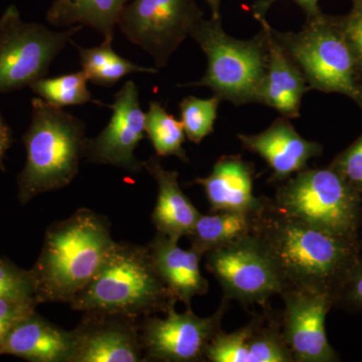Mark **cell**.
Masks as SVG:
<instances>
[{"label": "cell", "mask_w": 362, "mask_h": 362, "mask_svg": "<svg viewBox=\"0 0 362 362\" xmlns=\"http://www.w3.org/2000/svg\"><path fill=\"white\" fill-rule=\"evenodd\" d=\"M71 362L146 361L136 319L103 313H86L73 330Z\"/></svg>", "instance_id": "cell-14"}, {"label": "cell", "mask_w": 362, "mask_h": 362, "mask_svg": "<svg viewBox=\"0 0 362 362\" xmlns=\"http://www.w3.org/2000/svg\"><path fill=\"white\" fill-rule=\"evenodd\" d=\"M266 14L254 13L266 33L268 59L261 90V102L288 119L300 116L302 98L310 90L303 74L274 35Z\"/></svg>", "instance_id": "cell-17"}, {"label": "cell", "mask_w": 362, "mask_h": 362, "mask_svg": "<svg viewBox=\"0 0 362 362\" xmlns=\"http://www.w3.org/2000/svg\"><path fill=\"white\" fill-rule=\"evenodd\" d=\"M202 18L195 0H132L117 25L133 45L148 52L159 70Z\"/></svg>", "instance_id": "cell-9"}, {"label": "cell", "mask_w": 362, "mask_h": 362, "mask_svg": "<svg viewBox=\"0 0 362 362\" xmlns=\"http://www.w3.org/2000/svg\"><path fill=\"white\" fill-rule=\"evenodd\" d=\"M340 302L349 308L362 311V256L343 286L337 300V303Z\"/></svg>", "instance_id": "cell-31"}, {"label": "cell", "mask_w": 362, "mask_h": 362, "mask_svg": "<svg viewBox=\"0 0 362 362\" xmlns=\"http://www.w3.org/2000/svg\"><path fill=\"white\" fill-rule=\"evenodd\" d=\"M130 0H52L47 21L56 28L88 26L113 42L119 16Z\"/></svg>", "instance_id": "cell-22"}, {"label": "cell", "mask_w": 362, "mask_h": 362, "mask_svg": "<svg viewBox=\"0 0 362 362\" xmlns=\"http://www.w3.org/2000/svg\"><path fill=\"white\" fill-rule=\"evenodd\" d=\"M178 240L158 233L147 246L163 282L177 301L190 308L194 297L209 291V283L199 268L202 255L192 247L182 249Z\"/></svg>", "instance_id": "cell-20"}, {"label": "cell", "mask_w": 362, "mask_h": 362, "mask_svg": "<svg viewBox=\"0 0 362 362\" xmlns=\"http://www.w3.org/2000/svg\"><path fill=\"white\" fill-rule=\"evenodd\" d=\"M361 6H362V4H361Z\"/></svg>", "instance_id": "cell-36"}, {"label": "cell", "mask_w": 362, "mask_h": 362, "mask_svg": "<svg viewBox=\"0 0 362 362\" xmlns=\"http://www.w3.org/2000/svg\"><path fill=\"white\" fill-rule=\"evenodd\" d=\"M114 244L108 221L88 209L49 226L32 269L40 303H70L94 277Z\"/></svg>", "instance_id": "cell-2"}, {"label": "cell", "mask_w": 362, "mask_h": 362, "mask_svg": "<svg viewBox=\"0 0 362 362\" xmlns=\"http://www.w3.org/2000/svg\"><path fill=\"white\" fill-rule=\"evenodd\" d=\"M80 56L81 66L88 81L92 84L110 88L121 78L133 73L157 74L158 69L142 66L119 56L113 49L112 42L103 40L94 47L75 45Z\"/></svg>", "instance_id": "cell-24"}, {"label": "cell", "mask_w": 362, "mask_h": 362, "mask_svg": "<svg viewBox=\"0 0 362 362\" xmlns=\"http://www.w3.org/2000/svg\"><path fill=\"white\" fill-rule=\"evenodd\" d=\"M252 164L240 156H223L214 164L206 177L194 180L204 187L213 211H238L256 214L263 206L264 199L252 194Z\"/></svg>", "instance_id": "cell-19"}, {"label": "cell", "mask_w": 362, "mask_h": 362, "mask_svg": "<svg viewBox=\"0 0 362 362\" xmlns=\"http://www.w3.org/2000/svg\"><path fill=\"white\" fill-rule=\"evenodd\" d=\"M0 298L37 299L32 270H25L8 259L0 258Z\"/></svg>", "instance_id": "cell-28"}, {"label": "cell", "mask_w": 362, "mask_h": 362, "mask_svg": "<svg viewBox=\"0 0 362 362\" xmlns=\"http://www.w3.org/2000/svg\"><path fill=\"white\" fill-rule=\"evenodd\" d=\"M221 99L216 96L199 99L194 96L183 98L180 102V122L190 142L201 143L213 133L218 118Z\"/></svg>", "instance_id": "cell-27"}, {"label": "cell", "mask_w": 362, "mask_h": 362, "mask_svg": "<svg viewBox=\"0 0 362 362\" xmlns=\"http://www.w3.org/2000/svg\"><path fill=\"white\" fill-rule=\"evenodd\" d=\"M252 233V216L238 211H216L201 214L192 232L187 235L192 249L204 256Z\"/></svg>", "instance_id": "cell-23"}, {"label": "cell", "mask_w": 362, "mask_h": 362, "mask_svg": "<svg viewBox=\"0 0 362 362\" xmlns=\"http://www.w3.org/2000/svg\"><path fill=\"white\" fill-rule=\"evenodd\" d=\"M275 206L326 232L358 239L361 194L333 168H305L279 188Z\"/></svg>", "instance_id": "cell-6"}, {"label": "cell", "mask_w": 362, "mask_h": 362, "mask_svg": "<svg viewBox=\"0 0 362 362\" xmlns=\"http://www.w3.org/2000/svg\"><path fill=\"white\" fill-rule=\"evenodd\" d=\"M73 330L66 331L33 313L16 326L0 346L9 354L33 362H71Z\"/></svg>", "instance_id": "cell-18"}, {"label": "cell", "mask_w": 362, "mask_h": 362, "mask_svg": "<svg viewBox=\"0 0 362 362\" xmlns=\"http://www.w3.org/2000/svg\"><path fill=\"white\" fill-rule=\"evenodd\" d=\"M274 35L303 74L310 89L337 92L357 102L362 92L356 80V59L344 33L335 30L321 14L307 18L298 33Z\"/></svg>", "instance_id": "cell-7"}, {"label": "cell", "mask_w": 362, "mask_h": 362, "mask_svg": "<svg viewBox=\"0 0 362 362\" xmlns=\"http://www.w3.org/2000/svg\"><path fill=\"white\" fill-rule=\"evenodd\" d=\"M82 28L74 25L56 32L25 23L16 6L8 7L0 18V93L30 88L47 77L52 62Z\"/></svg>", "instance_id": "cell-8"}, {"label": "cell", "mask_w": 362, "mask_h": 362, "mask_svg": "<svg viewBox=\"0 0 362 362\" xmlns=\"http://www.w3.org/2000/svg\"><path fill=\"white\" fill-rule=\"evenodd\" d=\"M362 194V136L330 166Z\"/></svg>", "instance_id": "cell-30"}, {"label": "cell", "mask_w": 362, "mask_h": 362, "mask_svg": "<svg viewBox=\"0 0 362 362\" xmlns=\"http://www.w3.org/2000/svg\"><path fill=\"white\" fill-rule=\"evenodd\" d=\"M211 362H294L281 318L265 312L232 333L220 331L206 351Z\"/></svg>", "instance_id": "cell-15"}, {"label": "cell", "mask_w": 362, "mask_h": 362, "mask_svg": "<svg viewBox=\"0 0 362 362\" xmlns=\"http://www.w3.org/2000/svg\"><path fill=\"white\" fill-rule=\"evenodd\" d=\"M276 0H263V1H258L254 6V13L266 14L271 4H273ZM301 8L303 9L306 13L307 18H315V16L320 14L318 8V0H295Z\"/></svg>", "instance_id": "cell-33"}, {"label": "cell", "mask_w": 362, "mask_h": 362, "mask_svg": "<svg viewBox=\"0 0 362 362\" xmlns=\"http://www.w3.org/2000/svg\"><path fill=\"white\" fill-rule=\"evenodd\" d=\"M40 304L37 298L16 299L0 298V346L7 335L26 317L35 313Z\"/></svg>", "instance_id": "cell-29"}, {"label": "cell", "mask_w": 362, "mask_h": 362, "mask_svg": "<svg viewBox=\"0 0 362 362\" xmlns=\"http://www.w3.org/2000/svg\"><path fill=\"white\" fill-rule=\"evenodd\" d=\"M176 302L157 272L148 246L115 242L94 277L70 305L76 311L137 320L157 312L165 313Z\"/></svg>", "instance_id": "cell-3"}, {"label": "cell", "mask_w": 362, "mask_h": 362, "mask_svg": "<svg viewBox=\"0 0 362 362\" xmlns=\"http://www.w3.org/2000/svg\"><path fill=\"white\" fill-rule=\"evenodd\" d=\"M249 151L258 154L268 163L272 180L285 181L306 168L307 162L320 156L322 147L298 134L289 119L281 117L262 133L238 135Z\"/></svg>", "instance_id": "cell-16"}, {"label": "cell", "mask_w": 362, "mask_h": 362, "mask_svg": "<svg viewBox=\"0 0 362 362\" xmlns=\"http://www.w3.org/2000/svg\"><path fill=\"white\" fill-rule=\"evenodd\" d=\"M13 131L0 113V170H4V157L13 144Z\"/></svg>", "instance_id": "cell-34"}, {"label": "cell", "mask_w": 362, "mask_h": 362, "mask_svg": "<svg viewBox=\"0 0 362 362\" xmlns=\"http://www.w3.org/2000/svg\"><path fill=\"white\" fill-rule=\"evenodd\" d=\"M86 124L82 119L42 98L32 101L30 127L23 136L25 168L18 177L23 206L45 192L68 187L85 157Z\"/></svg>", "instance_id": "cell-4"}, {"label": "cell", "mask_w": 362, "mask_h": 362, "mask_svg": "<svg viewBox=\"0 0 362 362\" xmlns=\"http://www.w3.org/2000/svg\"><path fill=\"white\" fill-rule=\"evenodd\" d=\"M223 300L213 315L199 317L187 308L175 311V305L164 318L147 316L139 324L140 343L145 359L166 362H194L206 359V351L221 331V320L228 310ZM147 361V359H146Z\"/></svg>", "instance_id": "cell-11"}, {"label": "cell", "mask_w": 362, "mask_h": 362, "mask_svg": "<svg viewBox=\"0 0 362 362\" xmlns=\"http://www.w3.org/2000/svg\"><path fill=\"white\" fill-rule=\"evenodd\" d=\"M110 121L97 137L86 140L85 157L92 163L116 166L129 173L142 170L143 162L135 150L144 138L145 113L139 100V90L127 81L114 96Z\"/></svg>", "instance_id": "cell-12"}, {"label": "cell", "mask_w": 362, "mask_h": 362, "mask_svg": "<svg viewBox=\"0 0 362 362\" xmlns=\"http://www.w3.org/2000/svg\"><path fill=\"white\" fill-rule=\"evenodd\" d=\"M190 37L206 54L207 69L197 83L180 87H207L214 96L230 103H259L265 78L268 45L263 30L249 40L233 39L226 35L221 18H202Z\"/></svg>", "instance_id": "cell-5"}, {"label": "cell", "mask_w": 362, "mask_h": 362, "mask_svg": "<svg viewBox=\"0 0 362 362\" xmlns=\"http://www.w3.org/2000/svg\"><path fill=\"white\" fill-rule=\"evenodd\" d=\"M143 168L158 187L156 206L152 213V223L157 232L176 240L187 237L202 214L181 190L177 171L164 168L157 157L143 162Z\"/></svg>", "instance_id": "cell-21"}, {"label": "cell", "mask_w": 362, "mask_h": 362, "mask_svg": "<svg viewBox=\"0 0 362 362\" xmlns=\"http://www.w3.org/2000/svg\"><path fill=\"white\" fill-rule=\"evenodd\" d=\"M281 317L283 337L295 362L339 361L326 335L325 320L335 299L325 293L285 290Z\"/></svg>", "instance_id": "cell-13"}, {"label": "cell", "mask_w": 362, "mask_h": 362, "mask_svg": "<svg viewBox=\"0 0 362 362\" xmlns=\"http://www.w3.org/2000/svg\"><path fill=\"white\" fill-rule=\"evenodd\" d=\"M84 71L66 74L56 78H42L30 86L35 94L54 106H78L95 102L89 89Z\"/></svg>", "instance_id": "cell-26"}, {"label": "cell", "mask_w": 362, "mask_h": 362, "mask_svg": "<svg viewBox=\"0 0 362 362\" xmlns=\"http://www.w3.org/2000/svg\"><path fill=\"white\" fill-rule=\"evenodd\" d=\"M211 11V18H221V0H206Z\"/></svg>", "instance_id": "cell-35"}, {"label": "cell", "mask_w": 362, "mask_h": 362, "mask_svg": "<svg viewBox=\"0 0 362 362\" xmlns=\"http://www.w3.org/2000/svg\"><path fill=\"white\" fill-rule=\"evenodd\" d=\"M145 133L153 145L157 156H175L188 162L187 152L183 149L187 135L182 124L159 102L149 103L148 111L145 113Z\"/></svg>", "instance_id": "cell-25"}, {"label": "cell", "mask_w": 362, "mask_h": 362, "mask_svg": "<svg viewBox=\"0 0 362 362\" xmlns=\"http://www.w3.org/2000/svg\"><path fill=\"white\" fill-rule=\"evenodd\" d=\"M252 233L277 267L285 290L325 293L335 304L361 257L358 239L316 228L268 199L252 216Z\"/></svg>", "instance_id": "cell-1"}, {"label": "cell", "mask_w": 362, "mask_h": 362, "mask_svg": "<svg viewBox=\"0 0 362 362\" xmlns=\"http://www.w3.org/2000/svg\"><path fill=\"white\" fill-rule=\"evenodd\" d=\"M207 270L220 283L225 299L265 306L285 287L270 255L252 233L207 252Z\"/></svg>", "instance_id": "cell-10"}, {"label": "cell", "mask_w": 362, "mask_h": 362, "mask_svg": "<svg viewBox=\"0 0 362 362\" xmlns=\"http://www.w3.org/2000/svg\"><path fill=\"white\" fill-rule=\"evenodd\" d=\"M343 33L354 52L357 64L362 68V6L357 7L350 16Z\"/></svg>", "instance_id": "cell-32"}]
</instances>
